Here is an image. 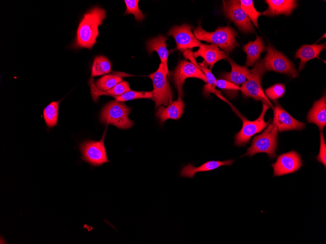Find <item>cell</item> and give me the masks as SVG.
Segmentation results:
<instances>
[{
	"mask_svg": "<svg viewBox=\"0 0 326 244\" xmlns=\"http://www.w3.org/2000/svg\"><path fill=\"white\" fill-rule=\"evenodd\" d=\"M105 18V10L99 7H95L86 13L77 29L75 47L91 49L99 34L98 27Z\"/></svg>",
	"mask_w": 326,
	"mask_h": 244,
	"instance_id": "6da1fadb",
	"label": "cell"
},
{
	"mask_svg": "<svg viewBox=\"0 0 326 244\" xmlns=\"http://www.w3.org/2000/svg\"><path fill=\"white\" fill-rule=\"evenodd\" d=\"M193 32L199 41L203 40L215 44L227 54L239 46L236 39V31L228 26L220 27L215 31L209 32L204 30L200 24L198 27L193 29Z\"/></svg>",
	"mask_w": 326,
	"mask_h": 244,
	"instance_id": "7a4b0ae2",
	"label": "cell"
},
{
	"mask_svg": "<svg viewBox=\"0 0 326 244\" xmlns=\"http://www.w3.org/2000/svg\"><path fill=\"white\" fill-rule=\"evenodd\" d=\"M266 70L262 59L257 61L253 68L250 70V74L246 81L242 85L240 90L244 97H252L257 101H261L273 110L274 107L265 95L261 85L263 75Z\"/></svg>",
	"mask_w": 326,
	"mask_h": 244,
	"instance_id": "3957f363",
	"label": "cell"
},
{
	"mask_svg": "<svg viewBox=\"0 0 326 244\" xmlns=\"http://www.w3.org/2000/svg\"><path fill=\"white\" fill-rule=\"evenodd\" d=\"M131 109L122 102L115 100L107 103L102 109L100 115L101 121L106 124H112L120 129L131 127L134 122L128 117Z\"/></svg>",
	"mask_w": 326,
	"mask_h": 244,
	"instance_id": "277c9868",
	"label": "cell"
},
{
	"mask_svg": "<svg viewBox=\"0 0 326 244\" xmlns=\"http://www.w3.org/2000/svg\"><path fill=\"white\" fill-rule=\"evenodd\" d=\"M278 131L277 128L272 123L262 133L254 137L251 146L242 156L252 157L256 153L265 152L271 158H274L276 156Z\"/></svg>",
	"mask_w": 326,
	"mask_h": 244,
	"instance_id": "5b68a950",
	"label": "cell"
},
{
	"mask_svg": "<svg viewBox=\"0 0 326 244\" xmlns=\"http://www.w3.org/2000/svg\"><path fill=\"white\" fill-rule=\"evenodd\" d=\"M167 75L163 65L160 63L157 70L148 75L153 85L151 99L154 101L156 109L162 105L167 106L172 102L173 94Z\"/></svg>",
	"mask_w": 326,
	"mask_h": 244,
	"instance_id": "8992f818",
	"label": "cell"
},
{
	"mask_svg": "<svg viewBox=\"0 0 326 244\" xmlns=\"http://www.w3.org/2000/svg\"><path fill=\"white\" fill-rule=\"evenodd\" d=\"M269 108L270 107L268 105L263 103L261 113L259 117L254 121H249L241 114H239L243 121V126L234 136L235 146H245L253 135L261 132L269 124L270 119L267 122L264 120L265 114Z\"/></svg>",
	"mask_w": 326,
	"mask_h": 244,
	"instance_id": "52a82bcc",
	"label": "cell"
},
{
	"mask_svg": "<svg viewBox=\"0 0 326 244\" xmlns=\"http://www.w3.org/2000/svg\"><path fill=\"white\" fill-rule=\"evenodd\" d=\"M265 49L266 54L262 61L266 71L285 74L292 77L297 76V71L287 57L270 45Z\"/></svg>",
	"mask_w": 326,
	"mask_h": 244,
	"instance_id": "ba28073f",
	"label": "cell"
},
{
	"mask_svg": "<svg viewBox=\"0 0 326 244\" xmlns=\"http://www.w3.org/2000/svg\"><path fill=\"white\" fill-rule=\"evenodd\" d=\"M105 131L101 139L99 141L86 140L82 142L79 149L82 153V159L93 166H100L109 162L104 146Z\"/></svg>",
	"mask_w": 326,
	"mask_h": 244,
	"instance_id": "9c48e42d",
	"label": "cell"
},
{
	"mask_svg": "<svg viewBox=\"0 0 326 244\" xmlns=\"http://www.w3.org/2000/svg\"><path fill=\"white\" fill-rule=\"evenodd\" d=\"M172 80L178 90V96H182L183 87L187 78H199L206 83L204 74L191 62L186 60L179 61L172 74Z\"/></svg>",
	"mask_w": 326,
	"mask_h": 244,
	"instance_id": "30bf717a",
	"label": "cell"
},
{
	"mask_svg": "<svg viewBox=\"0 0 326 244\" xmlns=\"http://www.w3.org/2000/svg\"><path fill=\"white\" fill-rule=\"evenodd\" d=\"M224 11L226 18L233 22L241 31L245 33H254V27L242 8L240 0L224 1Z\"/></svg>",
	"mask_w": 326,
	"mask_h": 244,
	"instance_id": "8fae6325",
	"label": "cell"
},
{
	"mask_svg": "<svg viewBox=\"0 0 326 244\" xmlns=\"http://www.w3.org/2000/svg\"><path fill=\"white\" fill-rule=\"evenodd\" d=\"M193 26L188 24L172 27L168 31L167 36H172L176 42L177 49L181 52L190 50L194 47H200L202 43L194 36L191 30Z\"/></svg>",
	"mask_w": 326,
	"mask_h": 244,
	"instance_id": "7c38bea8",
	"label": "cell"
},
{
	"mask_svg": "<svg viewBox=\"0 0 326 244\" xmlns=\"http://www.w3.org/2000/svg\"><path fill=\"white\" fill-rule=\"evenodd\" d=\"M302 166L300 155L292 150L278 156L275 163L272 164L273 176H279L295 172Z\"/></svg>",
	"mask_w": 326,
	"mask_h": 244,
	"instance_id": "4fadbf2b",
	"label": "cell"
},
{
	"mask_svg": "<svg viewBox=\"0 0 326 244\" xmlns=\"http://www.w3.org/2000/svg\"><path fill=\"white\" fill-rule=\"evenodd\" d=\"M274 117L272 123L280 132L301 130L305 127V124L294 118L277 102L274 107Z\"/></svg>",
	"mask_w": 326,
	"mask_h": 244,
	"instance_id": "5bb4252c",
	"label": "cell"
},
{
	"mask_svg": "<svg viewBox=\"0 0 326 244\" xmlns=\"http://www.w3.org/2000/svg\"><path fill=\"white\" fill-rule=\"evenodd\" d=\"M195 58L198 56L203 57L205 62L211 69L214 64L222 59L230 60L229 56L224 51L220 49L217 45L211 44H202L199 49L193 53Z\"/></svg>",
	"mask_w": 326,
	"mask_h": 244,
	"instance_id": "9a60e30c",
	"label": "cell"
},
{
	"mask_svg": "<svg viewBox=\"0 0 326 244\" xmlns=\"http://www.w3.org/2000/svg\"><path fill=\"white\" fill-rule=\"evenodd\" d=\"M184 57L186 59H189L198 68H199L204 75L206 78V84L203 88V93L205 96H207L210 93H214L225 101H227L221 95V93L216 90V79L212 73L210 69H208L198 64L193 56L192 52L190 50H187L183 52Z\"/></svg>",
	"mask_w": 326,
	"mask_h": 244,
	"instance_id": "2e32d148",
	"label": "cell"
},
{
	"mask_svg": "<svg viewBox=\"0 0 326 244\" xmlns=\"http://www.w3.org/2000/svg\"><path fill=\"white\" fill-rule=\"evenodd\" d=\"M234 160L232 159L223 161H208L198 167H195L192 163H188L183 167L180 171V176L193 178L198 172L211 171L223 166H231Z\"/></svg>",
	"mask_w": 326,
	"mask_h": 244,
	"instance_id": "e0dca14e",
	"label": "cell"
},
{
	"mask_svg": "<svg viewBox=\"0 0 326 244\" xmlns=\"http://www.w3.org/2000/svg\"><path fill=\"white\" fill-rule=\"evenodd\" d=\"M185 104L181 96H178L177 100L172 101L167 107L160 106L156 113V117L161 123L168 119L177 120L183 115Z\"/></svg>",
	"mask_w": 326,
	"mask_h": 244,
	"instance_id": "ac0fdd59",
	"label": "cell"
},
{
	"mask_svg": "<svg viewBox=\"0 0 326 244\" xmlns=\"http://www.w3.org/2000/svg\"><path fill=\"white\" fill-rule=\"evenodd\" d=\"M307 121L316 124L322 131L326 125V96L324 95L320 99L314 102L309 110Z\"/></svg>",
	"mask_w": 326,
	"mask_h": 244,
	"instance_id": "d6986e66",
	"label": "cell"
},
{
	"mask_svg": "<svg viewBox=\"0 0 326 244\" xmlns=\"http://www.w3.org/2000/svg\"><path fill=\"white\" fill-rule=\"evenodd\" d=\"M267 9L263 12L266 16H274L283 14L289 15L297 6V1L294 0H266Z\"/></svg>",
	"mask_w": 326,
	"mask_h": 244,
	"instance_id": "ffe728a7",
	"label": "cell"
},
{
	"mask_svg": "<svg viewBox=\"0 0 326 244\" xmlns=\"http://www.w3.org/2000/svg\"><path fill=\"white\" fill-rule=\"evenodd\" d=\"M166 40L167 38L162 36L152 38L147 41L146 48L149 55H151L153 51L158 54L161 63L163 65L167 75L170 76L167 66V59L169 52L166 47Z\"/></svg>",
	"mask_w": 326,
	"mask_h": 244,
	"instance_id": "44dd1931",
	"label": "cell"
},
{
	"mask_svg": "<svg viewBox=\"0 0 326 244\" xmlns=\"http://www.w3.org/2000/svg\"><path fill=\"white\" fill-rule=\"evenodd\" d=\"M326 48L325 44H313L311 45H303L297 51L295 58H299L300 62L299 71H300L304 67L307 61L313 58H320V53Z\"/></svg>",
	"mask_w": 326,
	"mask_h": 244,
	"instance_id": "7402d4cb",
	"label": "cell"
},
{
	"mask_svg": "<svg viewBox=\"0 0 326 244\" xmlns=\"http://www.w3.org/2000/svg\"><path fill=\"white\" fill-rule=\"evenodd\" d=\"M229 62L231 66V72L224 73L221 76L237 86L242 85L248 78L250 70L247 66L239 65L231 59Z\"/></svg>",
	"mask_w": 326,
	"mask_h": 244,
	"instance_id": "603a6c76",
	"label": "cell"
},
{
	"mask_svg": "<svg viewBox=\"0 0 326 244\" xmlns=\"http://www.w3.org/2000/svg\"><path fill=\"white\" fill-rule=\"evenodd\" d=\"M243 49L246 54L245 63L248 66L254 65L259 60L261 54L266 51L263 39L258 36L255 40L244 45Z\"/></svg>",
	"mask_w": 326,
	"mask_h": 244,
	"instance_id": "cb8c5ba5",
	"label": "cell"
},
{
	"mask_svg": "<svg viewBox=\"0 0 326 244\" xmlns=\"http://www.w3.org/2000/svg\"><path fill=\"white\" fill-rule=\"evenodd\" d=\"M90 85L92 98L95 101H97L99 96L102 95L113 96H120L124 93L131 90L129 84L125 81H122L111 89L106 92H101L97 89L92 79L90 80Z\"/></svg>",
	"mask_w": 326,
	"mask_h": 244,
	"instance_id": "d4e9b609",
	"label": "cell"
},
{
	"mask_svg": "<svg viewBox=\"0 0 326 244\" xmlns=\"http://www.w3.org/2000/svg\"><path fill=\"white\" fill-rule=\"evenodd\" d=\"M111 71V63L106 57L99 56L95 58L92 67L91 76L102 75Z\"/></svg>",
	"mask_w": 326,
	"mask_h": 244,
	"instance_id": "484cf974",
	"label": "cell"
},
{
	"mask_svg": "<svg viewBox=\"0 0 326 244\" xmlns=\"http://www.w3.org/2000/svg\"><path fill=\"white\" fill-rule=\"evenodd\" d=\"M60 101H53L43 110V114L48 127L55 126L58 122Z\"/></svg>",
	"mask_w": 326,
	"mask_h": 244,
	"instance_id": "4316f807",
	"label": "cell"
},
{
	"mask_svg": "<svg viewBox=\"0 0 326 244\" xmlns=\"http://www.w3.org/2000/svg\"><path fill=\"white\" fill-rule=\"evenodd\" d=\"M122 81V78L120 76L107 75L99 79L95 82V85L98 90L101 92H106Z\"/></svg>",
	"mask_w": 326,
	"mask_h": 244,
	"instance_id": "83f0119b",
	"label": "cell"
},
{
	"mask_svg": "<svg viewBox=\"0 0 326 244\" xmlns=\"http://www.w3.org/2000/svg\"><path fill=\"white\" fill-rule=\"evenodd\" d=\"M241 5L247 17L253 24L258 28V19L261 15L262 13L258 12L255 8L253 1L252 0H240Z\"/></svg>",
	"mask_w": 326,
	"mask_h": 244,
	"instance_id": "f1b7e54d",
	"label": "cell"
},
{
	"mask_svg": "<svg viewBox=\"0 0 326 244\" xmlns=\"http://www.w3.org/2000/svg\"><path fill=\"white\" fill-rule=\"evenodd\" d=\"M153 92H138L135 91H128L121 95L116 96L114 97L116 100L119 102H124L135 99L151 98Z\"/></svg>",
	"mask_w": 326,
	"mask_h": 244,
	"instance_id": "f546056e",
	"label": "cell"
},
{
	"mask_svg": "<svg viewBox=\"0 0 326 244\" xmlns=\"http://www.w3.org/2000/svg\"><path fill=\"white\" fill-rule=\"evenodd\" d=\"M139 1L138 0H125L126 10L124 14H133L136 20L141 21L144 19L145 15L143 14L139 8Z\"/></svg>",
	"mask_w": 326,
	"mask_h": 244,
	"instance_id": "4dcf8cb0",
	"label": "cell"
},
{
	"mask_svg": "<svg viewBox=\"0 0 326 244\" xmlns=\"http://www.w3.org/2000/svg\"><path fill=\"white\" fill-rule=\"evenodd\" d=\"M285 91V85L284 84L278 83L265 89V94L268 98L275 100L283 96Z\"/></svg>",
	"mask_w": 326,
	"mask_h": 244,
	"instance_id": "1f68e13d",
	"label": "cell"
},
{
	"mask_svg": "<svg viewBox=\"0 0 326 244\" xmlns=\"http://www.w3.org/2000/svg\"><path fill=\"white\" fill-rule=\"evenodd\" d=\"M318 161L323 164L325 167L326 166V144L322 131L320 133V147L319 152L316 157Z\"/></svg>",
	"mask_w": 326,
	"mask_h": 244,
	"instance_id": "d6a6232c",
	"label": "cell"
},
{
	"mask_svg": "<svg viewBox=\"0 0 326 244\" xmlns=\"http://www.w3.org/2000/svg\"><path fill=\"white\" fill-rule=\"evenodd\" d=\"M216 87L226 91H238L240 90V87L239 86H237L226 80L223 79H220L216 80Z\"/></svg>",
	"mask_w": 326,
	"mask_h": 244,
	"instance_id": "836d02e7",
	"label": "cell"
}]
</instances>
